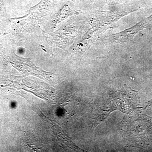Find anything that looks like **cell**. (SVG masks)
Wrapping results in <instances>:
<instances>
[{"instance_id":"cell-1","label":"cell","mask_w":152,"mask_h":152,"mask_svg":"<svg viewBox=\"0 0 152 152\" xmlns=\"http://www.w3.org/2000/svg\"><path fill=\"white\" fill-rule=\"evenodd\" d=\"M152 21V15L148 18H144L137 24L130 28L121 32L115 34L113 39L115 42L122 44L131 40L136 35L146 27L147 25Z\"/></svg>"}]
</instances>
